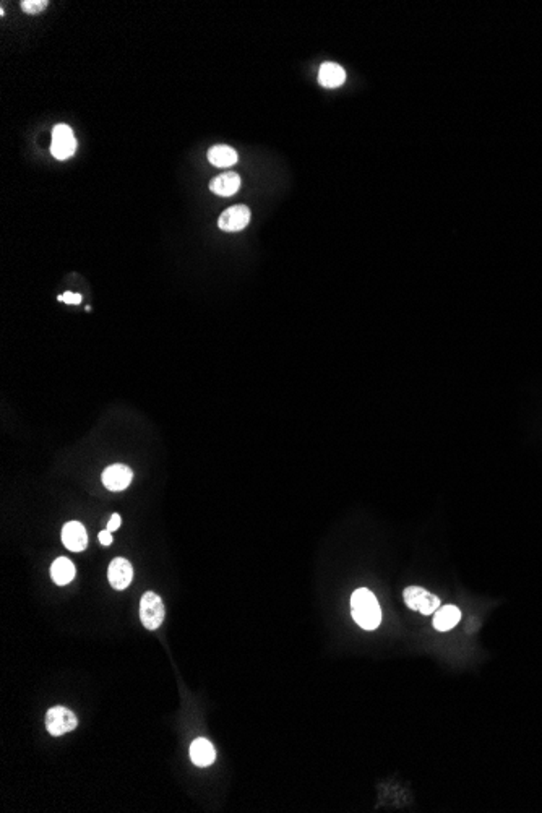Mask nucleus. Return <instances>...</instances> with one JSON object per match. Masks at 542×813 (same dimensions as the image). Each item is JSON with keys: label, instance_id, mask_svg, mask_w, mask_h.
<instances>
[{"label": "nucleus", "instance_id": "1a4fd4ad", "mask_svg": "<svg viewBox=\"0 0 542 813\" xmlns=\"http://www.w3.org/2000/svg\"><path fill=\"white\" fill-rule=\"evenodd\" d=\"M62 542L72 552H81L88 545V534L78 521H68L62 530Z\"/></svg>", "mask_w": 542, "mask_h": 813}, {"label": "nucleus", "instance_id": "9b49d317", "mask_svg": "<svg viewBox=\"0 0 542 813\" xmlns=\"http://www.w3.org/2000/svg\"><path fill=\"white\" fill-rule=\"evenodd\" d=\"M346 81V72L335 62H325L318 70V83L323 88H340Z\"/></svg>", "mask_w": 542, "mask_h": 813}, {"label": "nucleus", "instance_id": "f3484780", "mask_svg": "<svg viewBox=\"0 0 542 813\" xmlns=\"http://www.w3.org/2000/svg\"><path fill=\"white\" fill-rule=\"evenodd\" d=\"M57 299H59L61 302H63V304L77 305V304H80V302H81V294H75V293H70V291H68V293L61 294Z\"/></svg>", "mask_w": 542, "mask_h": 813}, {"label": "nucleus", "instance_id": "7ed1b4c3", "mask_svg": "<svg viewBox=\"0 0 542 813\" xmlns=\"http://www.w3.org/2000/svg\"><path fill=\"white\" fill-rule=\"evenodd\" d=\"M405 602L412 611L421 612L422 615H434L440 607V599L432 592L421 588V586H410L405 589Z\"/></svg>", "mask_w": 542, "mask_h": 813}, {"label": "nucleus", "instance_id": "9d476101", "mask_svg": "<svg viewBox=\"0 0 542 813\" xmlns=\"http://www.w3.org/2000/svg\"><path fill=\"white\" fill-rule=\"evenodd\" d=\"M241 176L237 172H224L209 182V190L218 196H232L241 189Z\"/></svg>", "mask_w": 542, "mask_h": 813}, {"label": "nucleus", "instance_id": "423d86ee", "mask_svg": "<svg viewBox=\"0 0 542 813\" xmlns=\"http://www.w3.org/2000/svg\"><path fill=\"white\" fill-rule=\"evenodd\" d=\"M250 223V210L246 205H236L227 208L218 219V228L226 232H239L247 228Z\"/></svg>", "mask_w": 542, "mask_h": 813}, {"label": "nucleus", "instance_id": "f8f14e48", "mask_svg": "<svg viewBox=\"0 0 542 813\" xmlns=\"http://www.w3.org/2000/svg\"><path fill=\"white\" fill-rule=\"evenodd\" d=\"M190 758H192V762H194L195 766L205 768V766H209L214 762V758H217V752H214V747L212 745V742L200 737V739H195L194 742H192Z\"/></svg>", "mask_w": 542, "mask_h": 813}, {"label": "nucleus", "instance_id": "a211bd4d", "mask_svg": "<svg viewBox=\"0 0 542 813\" xmlns=\"http://www.w3.org/2000/svg\"><path fill=\"white\" fill-rule=\"evenodd\" d=\"M120 523H122V520H120V515L114 513L113 516H110V520H109V523H108V530H109L110 533L118 531L119 528H120Z\"/></svg>", "mask_w": 542, "mask_h": 813}, {"label": "nucleus", "instance_id": "f257e3e1", "mask_svg": "<svg viewBox=\"0 0 542 813\" xmlns=\"http://www.w3.org/2000/svg\"><path fill=\"white\" fill-rule=\"evenodd\" d=\"M351 612L355 624L364 630H375L382 622V611L375 594L365 588H359L351 596Z\"/></svg>", "mask_w": 542, "mask_h": 813}, {"label": "nucleus", "instance_id": "dca6fc26", "mask_svg": "<svg viewBox=\"0 0 542 813\" xmlns=\"http://www.w3.org/2000/svg\"><path fill=\"white\" fill-rule=\"evenodd\" d=\"M48 5H49L48 0H23L21 10L28 15H38L43 10H46Z\"/></svg>", "mask_w": 542, "mask_h": 813}, {"label": "nucleus", "instance_id": "39448f33", "mask_svg": "<svg viewBox=\"0 0 542 813\" xmlns=\"http://www.w3.org/2000/svg\"><path fill=\"white\" fill-rule=\"evenodd\" d=\"M77 725H78L77 716L63 706L51 708L48 714H46V728H48L49 734L54 737L72 733Z\"/></svg>", "mask_w": 542, "mask_h": 813}, {"label": "nucleus", "instance_id": "0eeeda50", "mask_svg": "<svg viewBox=\"0 0 542 813\" xmlns=\"http://www.w3.org/2000/svg\"><path fill=\"white\" fill-rule=\"evenodd\" d=\"M132 478H133L132 469L125 466V464H113V466L104 469L103 484L106 486L108 491L120 492L125 491L127 487L130 486Z\"/></svg>", "mask_w": 542, "mask_h": 813}, {"label": "nucleus", "instance_id": "ddd939ff", "mask_svg": "<svg viewBox=\"0 0 542 813\" xmlns=\"http://www.w3.org/2000/svg\"><path fill=\"white\" fill-rule=\"evenodd\" d=\"M75 573H77L75 565L72 563V560L67 559V557H59V559H56L51 567V577L54 579V583L59 586H66L72 582L75 578Z\"/></svg>", "mask_w": 542, "mask_h": 813}, {"label": "nucleus", "instance_id": "f03ea898", "mask_svg": "<svg viewBox=\"0 0 542 813\" xmlns=\"http://www.w3.org/2000/svg\"><path fill=\"white\" fill-rule=\"evenodd\" d=\"M166 609L162 604L161 597L153 591H147L140 601V619L147 630H156L160 629L161 624L165 622Z\"/></svg>", "mask_w": 542, "mask_h": 813}, {"label": "nucleus", "instance_id": "6ab92c4d", "mask_svg": "<svg viewBox=\"0 0 542 813\" xmlns=\"http://www.w3.org/2000/svg\"><path fill=\"white\" fill-rule=\"evenodd\" d=\"M98 537H99V542H101L103 545H106V547H108V545L113 544V539H114V537H113V533H110V531L108 530V528H106V530H104V531L99 533Z\"/></svg>", "mask_w": 542, "mask_h": 813}, {"label": "nucleus", "instance_id": "6e6552de", "mask_svg": "<svg viewBox=\"0 0 542 813\" xmlns=\"http://www.w3.org/2000/svg\"><path fill=\"white\" fill-rule=\"evenodd\" d=\"M108 578H109L110 586H113L114 589H119V591L127 589L128 586H130L132 579H133L132 563L128 562L127 559H122V557L114 559L113 562L109 563Z\"/></svg>", "mask_w": 542, "mask_h": 813}, {"label": "nucleus", "instance_id": "4468645a", "mask_svg": "<svg viewBox=\"0 0 542 813\" xmlns=\"http://www.w3.org/2000/svg\"><path fill=\"white\" fill-rule=\"evenodd\" d=\"M237 159V151L227 145H217L208 151V161L217 167H231L236 164Z\"/></svg>", "mask_w": 542, "mask_h": 813}, {"label": "nucleus", "instance_id": "2eb2a0df", "mask_svg": "<svg viewBox=\"0 0 542 813\" xmlns=\"http://www.w3.org/2000/svg\"><path fill=\"white\" fill-rule=\"evenodd\" d=\"M462 619V612L457 606H444L434 614V626L439 631L452 630Z\"/></svg>", "mask_w": 542, "mask_h": 813}, {"label": "nucleus", "instance_id": "20e7f679", "mask_svg": "<svg viewBox=\"0 0 542 813\" xmlns=\"http://www.w3.org/2000/svg\"><path fill=\"white\" fill-rule=\"evenodd\" d=\"M77 151V138H75L73 130L66 124H59L52 130V143H51V153L56 159L66 161L72 158Z\"/></svg>", "mask_w": 542, "mask_h": 813}]
</instances>
